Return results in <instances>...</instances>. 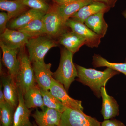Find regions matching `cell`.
I'll return each instance as SVG.
<instances>
[{"label": "cell", "mask_w": 126, "mask_h": 126, "mask_svg": "<svg viewBox=\"0 0 126 126\" xmlns=\"http://www.w3.org/2000/svg\"><path fill=\"white\" fill-rule=\"evenodd\" d=\"M77 71V80L84 85L88 86L98 98L101 96V88L105 87L108 80L119 72L109 68L103 71L92 68H86L75 64Z\"/></svg>", "instance_id": "6da1fadb"}, {"label": "cell", "mask_w": 126, "mask_h": 126, "mask_svg": "<svg viewBox=\"0 0 126 126\" xmlns=\"http://www.w3.org/2000/svg\"><path fill=\"white\" fill-rule=\"evenodd\" d=\"M73 54L65 48L61 49L59 64L53 78L63 84L68 92L71 84L78 77L77 68L73 61Z\"/></svg>", "instance_id": "7a4b0ae2"}, {"label": "cell", "mask_w": 126, "mask_h": 126, "mask_svg": "<svg viewBox=\"0 0 126 126\" xmlns=\"http://www.w3.org/2000/svg\"><path fill=\"white\" fill-rule=\"evenodd\" d=\"M19 67L15 79L17 88L23 94L30 88L35 86L36 81L31 62L23 47L18 54Z\"/></svg>", "instance_id": "3957f363"}, {"label": "cell", "mask_w": 126, "mask_h": 126, "mask_svg": "<svg viewBox=\"0 0 126 126\" xmlns=\"http://www.w3.org/2000/svg\"><path fill=\"white\" fill-rule=\"evenodd\" d=\"M25 46L29 58L32 63L44 61L45 56L50 49L58 45L52 37L46 34L30 38Z\"/></svg>", "instance_id": "277c9868"}, {"label": "cell", "mask_w": 126, "mask_h": 126, "mask_svg": "<svg viewBox=\"0 0 126 126\" xmlns=\"http://www.w3.org/2000/svg\"><path fill=\"white\" fill-rule=\"evenodd\" d=\"M101 124L83 112L67 108L62 113L59 126H101Z\"/></svg>", "instance_id": "5b68a950"}, {"label": "cell", "mask_w": 126, "mask_h": 126, "mask_svg": "<svg viewBox=\"0 0 126 126\" xmlns=\"http://www.w3.org/2000/svg\"><path fill=\"white\" fill-rule=\"evenodd\" d=\"M65 25L72 31L82 36L86 40L85 45L90 48H97L101 43L102 38L98 35L93 31L84 23L69 19Z\"/></svg>", "instance_id": "8992f818"}, {"label": "cell", "mask_w": 126, "mask_h": 126, "mask_svg": "<svg viewBox=\"0 0 126 126\" xmlns=\"http://www.w3.org/2000/svg\"><path fill=\"white\" fill-rule=\"evenodd\" d=\"M36 82L40 88L49 90L53 78V73L50 70L51 63L46 64L44 60L32 63Z\"/></svg>", "instance_id": "52a82bcc"}, {"label": "cell", "mask_w": 126, "mask_h": 126, "mask_svg": "<svg viewBox=\"0 0 126 126\" xmlns=\"http://www.w3.org/2000/svg\"><path fill=\"white\" fill-rule=\"evenodd\" d=\"M42 20L46 35L50 37L60 36L68 27L55 10L47 12Z\"/></svg>", "instance_id": "ba28073f"}, {"label": "cell", "mask_w": 126, "mask_h": 126, "mask_svg": "<svg viewBox=\"0 0 126 126\" xmlns=\"http://www.w3.org/2000/svg\"><path fill=\"white\" fill-rule=\"evenodd\" d=\"M49 90L54 97L67 107L83 112L84 108L82 101L73 99L69 96L63 84L54 78L52 79Z\"/></svg>", "instance_id": "9c48e42d"}, {"label": "cell", "mask_w": 126, "mask_h": 126, "mask_svg": "<svg viewBox=\"0 0 126 126\" xmlns=\"http://www.w3.org/2000/svg\"><path fill=\"white\" fill-rule=\"evenodd\" d=\"M30 38L17 30L7 28L3 33L1 34L0 41L11 49H20L26 45Z\"/></svg>", "instance_id": "30bf717a"}, {"label": "cell", "mask_w": 126, "mask_h": 126, "mask_svg": "<svg viewBox=\"0 0 126 126\" xmlns=\"http://www.w3.org/2000/svg\"><path fill=\"white\" fill-rule=\"evenodd\" d=\"M62 114L54 109L46 107L41 111L36 109L32 116L38 126H59Z\"/></svg>", "instance_id": "8fae6325"}, {"label": "cell", "mask_w": 126, "mask_h": 126, "mask_svg": "<svg viewBox=\"0 0 126 126\" xmlns=\"http://www.w3.org/2000/svg\"><path fill=\"white\" fill-rule=\"evenodd\" d=\"M0 46L2 52V59L4 64L8 70L9 74L15 79L19 67V60L18 54L20 49H11L0 41Z\"/></svg>", "instance_id": "7c38bea8"}, {"label": "cell", "mask_w": 126, "mask_h": 126, "mask_svg": "<svg viewBox=\"0 0 126 126\" xmlns=\"http://www.w3.org/2000/svg\"><path fill=\"white\" fill-rule=\"evenodd\" d=\"M1 81L6 101L16 109L18 104V94L15 79L8 74L2 75Z\"/></svg>", "instance_id": "4fadbf2b"}, {"label": "cell", "mask_w": 126, "mask_h": 126, "mask_svg": "<svg viewBox=\"0 0 126 126\" xmlns=\"http://www.w3.org/2000/svg\"><path fill=\"white\" fill-rule=\"evenodd\" d=\"M17 88L18 104L15 111L13 126H33L30 121L31 111L25 104L23 93Z\"/></svg>", "instance_id": "5bb4252c"}, {"label": "cell", "mask_w": 126, "mask_h": 126, "mask_svg": "<svg viewBox=\"0 0 126 126\" xmlns=\"http://www.w3.org/2000/svg\"><path fill=\"white\" fill-rule=\"evenodd\" d=\"M59 42L73 54L78 52L86 44V40L82 36L71 31L66 30L59 36Z\"/></svg>", "instance_id": "9a60e30c"}, {"label": "cell", "mask_w": 126, "mask_h": 126, "mask_svg": "<svg viewBox=\"0 0 126 126\" xmlns=\"http://www.w3.org/2000/svg\"><path fill=\"white\" fill-rule=\"evenodd\" d=\"M102 105L101 112L104 120L113 118L119 115V106L114 98L107 93L105 87L101 88Z\"/></svg>", "instance_id": "2e32d148"}, {"label": "cell", "mask_w": 126, "mask_h": 126, "mask_svg": "<svg viewBox=\"0 0 126 126\" xmlns=\"http://www.w3.org/2000/svg\"><path fill=\"white\" fill-rule=\"evenodd\" d=\"M93 0H79L57 5L55 10L65 23L73 15L85 6L91 4Z\"/></svg>", "instance_id": "e0dca14e"}, {"label": "cell", "mask_w": 126, "mask_h": 126, "mask_svg": "<svg viewBox=\"0 0 126 126\" xmlns=\"http://www.w3.org/2000/svg\"><path fill=\"white\" fill-rule=\"evenodd\" d=\"M46 13L35 9H30L11 21L8 28L14 30L19 29L35 19L43 18Z\"/></svg>", "instance_id": "ac0fdd59"}, {"label": "cell", "mask_w": 126, "mask_h": 126, "mask_svg": "<svg viewBox=\"0 0 126 126\" xmlns=\"http://www.w3.org/2000/svg\"><path fill=\"white\" fill-rule=\"evenodd\" d=\"M110 8L104 4L93 1L91 4L83 6L71 16L70 19L84 23V21L90 16L102 11L107 12Z\"/></svg>", "instance_id": "d6986e66"}, {"label": "cell", "mask_w": 126, "mask_h": 126, "mask_svg": "<svg viewBox=\"0 0 126 126\" xmlns=\"http://www.w3.org/2000/svg\"><path fill=\"white\" fill-rule=\"evenodd\" d=\"M107 12L102 11L90 16L84 21V24L89 29L101 38L106 35L108 28L104 16Z\"/></svg>", "instance_id": "ffe728a7"}, {"label": "cell", "mask_w": 126, "mask_h": 126, "mask_svg": "<svg viewBox=\"0 0 126 126\" xmlns=\"http://www.w3.org/2000/svg\"><path fill=\"white\" fill-rule=\"evenodd\" d=\"M25 104L29 109L39 108L41 110L45 109L43 96L38 86L30 88L23 94Z\"/></svg>", "instance_id": "44dd1931"}, {"label": "cell", "mask_w": 126, "mask_h": 126, "mask_svg": "<svg viewBox=\"0 0 126 126\" xmlns=\"http://www.w3.org/2000/svg\"><path fill=\"white\" fill-rule=\"evenodd\" d=\"M27 7L21 0H0V9L7 12L10 19L22 14Z\"/></svg>", "instance_id": "7402d4cb"}, {"label": "cell", "mask_w": 126, "mask_h": 126, "mask_svg": "<svg viewBox=\"0 0 126 126\" xmlns=\"http://www.w3.org/2000/svg\"><path fill=\"white\" fill-rule=\"evenodd\" d=\"M42 18L35 19L17 30L25 34L30 38L46 34Z\"/></svg>", "instance_id": "603a6c76"}, {"label": "cell", "mask_w": 126, "mask_h": 126, "mask_svg": "<svg viewBox=\"0 0 126 126\" xmlns=\"http://www.w3.org/2000/svg\"><path fill=\"white\" fill-rule=\"evenodd\" d=\"M92 64L95 68L107 67L112 69L126 76V63H111L98 54H94L93 57Z\"/></svg>", "instance_id": "cb8c5ba5"}, {"label": "cell", "mask_w": 126, "mask_h": 126, "mask_svg": "<svg viewBox=\"0 0 126 126\" xmlns=\"http://www.w3.org/2000/svg\"><path fill=\"white\" fill-rule=\"evenodd\" d=\"M43 101L45 107L53 109L63 113L67 108L54 97L49 90L40 89Z\"/></svg>", "instance_id": "d4e9b609"}, {"label": "cell", "mask_w": 126, "mask_h": 126, "mask_svg": "<svg viewBox=\"0 0 126 126\" xmlns=\"http://www.w3.org/2000/svg\"><path fill=\"white\" fill-rule=\"evenodd\" d=\"M15 109L7 102L0 104L1 126H13Z\"/></svg>", "instance_id": "484cf974"}, {"label": "cell", "mask_w": 126, "mask_h": 126, "mask_svg": "<svg viewBox=\"0 0 126 126\" xmlns=\"http://www.w3.org/2000/svg\"><path fill=\"white\" fill-rule=\"evenodd\" d=\"M23 4L31 9H35L47 13L49 6L44 0H21Z\"/></svg>", "instance_id": "4316f807"}, {"label": "cell", "mask_w": 126, "mask_h": 126, "mask_svg": "<svg viewBox=\"0 0 126 126\" xmlns=\"http://www.w3.org/2000/svg\"><path fill=\"white\" fill-rule=\"evenodd\" d=\"M10 19L7 13L4 12L0 13V33L2 34L7 29L6 25Z\"/></svg>", "instance_id": "83f0119b"}, {"label": "cell", "mask_w": 126, "mask_h": 126, "mask_svg": "<svg viewBox=\"0 0 126 126\" xmlns=\"http://www.w3.org/2000/svg\"><path fill=\"white\" fill-rule=\"evenodd\" d=\"M101 126H126L124 123L119 120L112 118L104 120L101 124Z\"/></svg>", "instance_id": "f1b7e54d"}, {"label": "cell", "mask_w": 126, "mask_h": 126, "mask_svg": "<svg viewBox=\"0 0 126 126\" xmlns=\"http://www.w3.org/2000/svg\"><path fill=\"white\" fill-rule=\"evenodd\" d=\"M118 0H93V1L101 3L111 9L115 6Z\"/></svg>", "instance_id": "f546056e"}, {"label": "cell", "mask_w": 126, "mask_h": 126, "mask_svg": "<svg viewBox=\"0 0 126 126\" xmlns=\"http://www.w3.org/2000/svg\"><path fill=\"white\" fill-rule=\"evenodd\" d=\"M57 5L63 4L79 0H52Z\"/></svg>", "instance_id": "4dcf8cb0"}, {"label": "cell", "mask_w": 126, "mask_h": 126, "mask_svg": "<svg viewBox=\"0 0 126 126\" xmlns=\"http://www.w3.org/2000/svg\"><path fill=\"white\" fill-rule=\"evenodd\" d=\"M2 84H1L0 86V104L6 102L5 99L3 91L2 90Z\"/></svg>", "instance_id": "1f68e13d"}, {"label": "cell", "mask_w": 126, "mask_h": 126, "mask_svg": "<svg viewBox=\"0 0 126 126\" xmlns=\"http://www.w3.org/2000/svg\"><path fill=\"white\" fill-rule=\"evenodd\" d=\"M122 14L123 16H124V17L126 19V10H125V11H124L123 12ZM125 62L126 63V60H125Z\"/></svg>", "instance_id": "d6a6232c"}, {"label": "cell", "mask_w": 126, "mask_h": 126, "mask_svg": "<svg viewBox=\"0 0 126 126\" xmlns=\"http://www.w3.org/2000/svg\"><path fill=\"white\" fill-rule=\"evenodd\" d=\"M33 126H38V125H37L36 124H33Z\"/></svg>", "instance_id": "836d02e7"}]
</instances>
